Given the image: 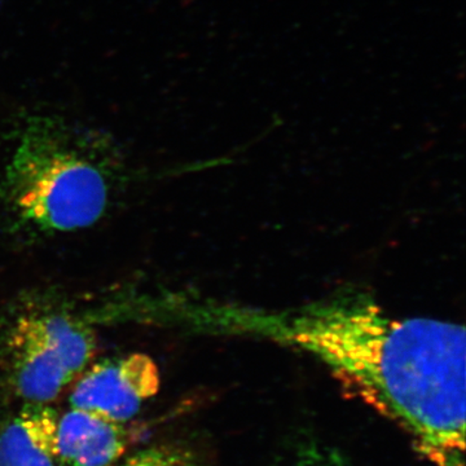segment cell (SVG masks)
I'll list each match as a JSON object with an SVG mask.
<instances>
[{"label":"cell","mask_w":466,"mask_h":466,"mask_svg":"<svg viewBox=\"0 0 466 466\" xmlns=\"http://www.w3.org/2000/svg\"><path fill=\"white\" fill-rule=\"evenodd\" d=\"M3 354L9 385L24 404L51 406L75 382L56 352L24 314L18 315L5 330Z\"/></svg>","instance_id":"277c9868"},{"label":"cell","mask_w":466,"mask_h":466,"mask_svg":"<svg viewBox=\"0 0 466 466\" xmlns=\"http://www.w3.org/2000/svg\"><path fill=\"white\" fill-rule=\"evenodd\" d=\"M75 382L69 408L126 425L157 395L161 377L149 355L133 352L88 366Z\"/></svg>","instance_id":"3957f363"},{"label":"cell","mask_w":466,"mask_h":466,"mask_svg":"<svg viewBox=\"0 0 466 466\" xmlns=\"http://www.w3.org/2000/svg\"><path fill=\"white\" fill-rule=\"evenodd\" d=\"M174 447L152 446L143 449L122 460L116 466H164L167 464Z\"/></svg>","instance_id":"ba28073f"},{"label":"cell","mask_w":466,"mask_h":466,"mask_svg":"<svg viewBox=\"0 0 466 466\" xmlns=\"http://www.w3.org/2000/svg\"><path fill=\"white\" fill-rule=\"evenodd\" d=\"M296 466H351L342 460L341 456L332 455V453H312L300 458V461Z\"/></svg>","instance_id":"9c48e42d"},{"label":"cell","mask_w":466,"mask_h":466,"mask_svg":"<svg viewBox=\"0 0 466 466\" xmlns=\"http://www.w3.org/2000/svg\"><path fill=\"white\" fill-rule=\"evenodd\" d=\"M164 466H204L198 461V459L187 450L174 447L170 458Z\"/></svg>","instance_id":"30bf717a"},{"label":"cell","mask_w":466,"mask_h":466,"mask_svg":"<svg viewBox=\"0 0 466 466\" xmlns=\"http://www.w3.org/2000/svg\"><path fill=\"white\" fill-rule=\"evenodd\" d=\"M121 168L118 150L103 134L30 116L17 127L0 177V208L21 233L79 231L106 214Z\"/></svg>","instance_id":"7a4b0ae2"},{"label":"cell","mask_w":466,"mask_h":466,"mask_svg":"<svg viewBox=\"0 0 466 466\" xmlns=\"http://www.w3.org/2000/svg\"><path fill=\"white\" fill-rule=\"evenodd\" d=\"M58 413L24 404L0 425V466H58Z\"/></svg>","instance_id":"8992f818"},{"label":"cell","mask_w":466,"mask_h":466,"mask_svg":"<svg viewBox=\"0 0 466 466\" xmlns=\"http://www.w3.org/2000/svg\"><path fill=\"white\" fill-rule=\"evenodd\" d=\"M127 425L69 408L58 415V466L118 465L133 443Z\"/></svg>","instance_id":"5b68a950"},{"label":"cell","mask_w":466,"mask_h":466,"mask_svg":"<svg viewBox=\"0 0 466 466\" xmlns=\"http://www.w3.org/2000/svg\"><path fill=\"white\" fill-rule=\"evenodd\" d=\"M274 333L320 359L431 465L465 466L462 325L390 318L367 300L339 299L283 319Z\"/></svg>","instance_id":"6da1fadb"},{"label":"cell","mask_w":466,"mask_h":466,"mask_svg":"<svg viewBox=\"0 0 466 466\" xmlns=\"http://www.w3.org/2000/svg\"><path fill=\"white\" fill-rule=\"evenodd\" d=\"M24 317L47 342L75 379L91 366L96 354L97 341L94 330L81 318L61 308H34Z\"/></svg>","instance_id":"52a82bcc"}]
</instances>
